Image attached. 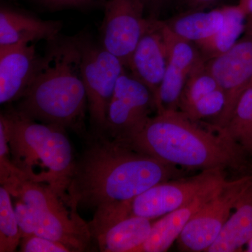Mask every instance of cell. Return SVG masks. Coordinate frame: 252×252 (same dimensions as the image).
<instances>
[{"label":"cell","instance_id":"obj_1","mask_svg":"<svg viewBox=\"0 0 252 252\" xmlns=\"http://www.w3.org/2000/svg\"><path fill=\"white\" fill-rule=\"evenodd\" d=\"M86 143L67 187L68 201L76 210L132 200L178 175L175 165L136 150L125 141L91 135Z\"/></svg>","mask_w":252,"mask_h":252},{"label":"cell","instance_id":"obj_2","mask_svg":"<svg viewBox=\"0 0 252 252\" xmlns=\"http://www.w3.org/2000/svg\"><path fill=\"white\" fill-rule=\"evenodd\" d=\"M180 111L157 113L125 141L136 150L162 162L200 170L248 168L245 151L239 144Z\"/></svg>","mask_w":252,"mask_h":252},{"label":"cell","instance_id":"obj_3","mask_svg":"<svg viewBox=\"0 0 252 252\" xmlns=\"http://www.w3.org/2000/svg\"><path fill=\"white\" fill-rule=\"evenodd\" d=\"M49 44L44 67L14 107L36 122L84 133L88 101L77 36Z\"/></svg>","mask_w":252,"mask_h":252},{"label":"cell","instance_id":"obj_4","mask_svg":"<svg viewBox=\"0 0 252 252\" xmlns=\"http://www.w3.org/2000/svg\"><path fill=\"white\" fill-rule=\"evenodd\" d=\"M0 126L21 177L48 186L68 200L76 160L66 129L30 119L13 106L1 113Z\"/></svg>","mask_w":252,"mask_h":252},{"label":"cell","instance_id":"obj_5","mask_svg":"<svg viewBox=\"0 0 252 252\" xmlns=\"http://www.w3.org/2000/svg\"><path fill=\"white\" fill-rule=\"evenodd\" d=\"M13 198L31 209L34 217V235L62 243L72 252L87 251L92 244L89 223L78 210L48 186L31 182L20 175L2 185Z\"/></svg>","mask_w":252,"mask_h":252},{"label":"cell","instance_id":"obj_6","mask_svg":"<svg viewBox=\"0 0 252 252\" xmlns=\"http://www.w3.org/2000/svg\"><path fill=\"white\" fill-rule=\"evenodd\" d=\"M81 72L85 86L91 135H104L109 102L126 66L117 56L94 44L87 36H77Z\"/></svg>","mask_w":252,"mask_h":252},{"label":"cell","instance_id":"obj_7","mask_svg":"<svg viewBox=\"0 0 252 252\" xmlns=\"http://www.w3.org/2000/svg\"><path fill=\"white\" fill-rule=\"evenodd\" d=\"M228 181L224 170H202L193 177L161 182L129 200L131 215L152 220L185 206Z\"/></svg>","mask_w":252,"mask_h":252},{"label":"cell","instance_id":"obj_8","mask_svg":"<svg viewBox=\"0 0 252 252\" xmlns=\"http://www.w3.org/2000/svg\"><path fill=\"white\" fill-rule=\"evenodd\" d=\"M252 185V175L228 181L186 225L177 240L181 251L207 252L218 237L239 199Z\"/></svg>","mask_w":252,"mask_h":252},{"label":"cell","instance_id":"obj_9","mask_svg":"<svg viewBox=\"0 0 252 252\" xmlns=\"http://www.w3.org/2000/svg\"><path fill=\"white\" fill-rule=\"evenodd\" d=\"M151 220L131 215L127 200L96 209L89 227L99 251L135 252L150 234Z\"/></svg>","mask_w":252,"mask_h":252},{"label":"cell","instance_id":"obj_10","mask_svg":"<svg viewBox=\"0 0 252 252\" xmlns=\"http://www.w3.org/2000/svg\"><path fill=\"white\" fill-rule=\"evenodd\" d=\"M156 108L152 91L125 72L118 79L107 111L104 135L124 140L137 132Z\"/></svg>","mask_w":252,"mask_h":252},{"label":"cell","instance_id":"obj_11","mask_svg":"<svg viewBox=\"0 0 252 252\" xmlns=\"http://www.w3.org/2000/svg\"><path fill=\"white\" fill-rule=\"evenodd\" d=\"M225 97L224 108L210 126L220 132L229 121L242 94L252 85V35L244 34L231 49L206 61Z\"/></svg>","mask_w":252,"mask_h":252},{"label":"cell","instance_id":"obj_12","mask_svg":"<svg viewBox=\"0 0 252 252\" xmlns=\"http://www.w3.org/2000/svg\"><path fill=\"white\" fill-rule=\"evenodd\" d=\"M150 21L141 0H107L99 28L101 46L126 67Z\"/></svg>","mask_w":252,"mask_h":252},{"label":"cell","instance_id":"obj_13","mask_svg":"<svg viewBox=\"0 0 252 252\" xmlns=\"http://www.w3.org/2000/svg\"><path fill=\"white\" fill-rule=\"evenodd\" d=\"M33 44H20L0 48V103L10 104L23 97L44 67Z\"/></svg>","mask_w":252,"mask_h":252},{"label":"cell","instance_id":"obj_14","mask_svg":"<svg viewBox=\"0 0 252 252\" xmlns=\"http://www.w3.org/2000/svg\"><path fill=\"white\" fill-rule=\"evenodd\" d=\"M167 62L162 20L151 19L130 56L126 69H130L132 76L149 88L156 99L166 72Z\"/></svg>","mask_w":252,"mask_h":252},{"label":"cell","instance_id":"obj_15","mask_svg":"<svg viewBox=\"0 0 252 252\" xmlns=\"http://www.w3.org/2000/svg\"><path fill=\"white\" fill-rule=\"evenodd\" d=\"M62 27L61 21H46L2 5L0 8V48L34 41L51 42L59 37Z\"/></svg>","mask_w":252,"mask_h":252},{"label":"cell","instance_id":"obj_16","mask_svg":"<svg viewBox=\"0 0 252 252\" xmlns=\"http://www.w3.org/2000/svg\"><path fill=\"white\" fill-rule=\"evenodd\" d=\"M223 187L207 192L185 206L160 217V220L153 223L148 238L135 252H167L178 240L193 215Z\"/></svg>","mask_w":252,"mask_h":252},{"label":"cell","instance_id":"obj_17","mask_svg":"<svg viewBox=\"0 0 252 252\" xmlns=\"http://www.w3.org/2000/svg\"><path fill=\"white\" fill-rule=\"evenodd\" d=\"M162 21L176 35L197 44L211 37L222 27L225 6L181 12Z\"/></svg>","mask_w":252,"mask_h":252},{"label":"cell","instance_id":"obj_18","mask_svg":"<svg viewBox=\"0 0 252 252\" xmlns=\"http://www.w3.org/2000/svg\"><path fill=\"white\" fill-rule=\"evenodd\" d=\"M252 238V185L239 199L234 212L225 222L208 252H233L241 250Z\"/></svg>","mask_w":252,"mask_h":252},{"label":"cell","instance_id":"obj_19","mask_svg":"<svg viewBox=\"0 0 252 252\" xmlns=\"http://www.w3.org/2000/svg\"><path fill=\"white\" fill-rule=\"evenodd\" d=\"M225 21L218 31L195 44L205 62L231 49L245 33V16L238 4L225 5Z\"/></svg>","mask_w":252,"mask_h":252},{"label":"cell","instance_id":"obj_20","mask_svg":"<svg viewBox=\"0 0 252 252\" xmlns=\"http://www.w3.org/2000/svg\"><path fill=\"white\" fill-rule=\"evenodd\" d=\"M252 127V85L242 94L229 121L218 132L239 144L247 154Z\"/></svg>","mask_w":252,"mask_h":252},{"label":"cell","instance_id":"obj_21","mask_svg":"<svg viewBox=\"0 0 252 252\" xmlns=\"http://www.w3.org/2000/svg\"><path fill=\"white\" fill-rule=\"evenodd\" d=\"M9 190L0 187V252H16L21 240V231Z\"/></svg>","mask_w":252,"mask_h":252},{"label":"cell","instance_id":"obj_22","mask_svg":"<svg viewBox=\"0 0 252 252\" xmlns=\"http://www.w3.org/2000/svg\"><path fill=\"white\" fill-rule=\"evenodd\" d=\"M218 84L206 65L200 64L189 75L181 97L179 111L184 112L195 102L219 89Z\"/></svg>","mask_w":252,"mask_h":252},{"label":"cell","instance_id":"obj_23","mask_svg":"<svg viewBox=\"0 0 252 252\" xmlns=\"http://www.w3.org/2000/svg\"><path fill=\"white\" fill-rule=\"evenodd\" d=\"M225 97L220 88L204 96L184 111L183 113L190 120L201 122L211 120V125L218 119L224 108Z\"/></svg>","mask_w":252,"mask_h":252},{"label":"cell","instance_id":"obj_24","mask_svg":"<svg viewBox=\"0 0 252 252\" xmlns=\"http://www.w3.org/2000/svg\"><path fill=\"white\" fill-rule=\"evenodd\" d=\"M19 247L22 252H71L62 243L36 235L21 239Z\"/></svg>","mask_w":252,"mask_h":252},{"label":"cell","instance_id":"obj_25","mask_svg":"<svg viewBox=\"0 0 252 252\" xmlns=\"http://www.w3.org/2000/svg\"><path fill=\"white\" fill-rule=\"evenodd\" d=\"M21 174L11 160L9 144L4 129L0 126V182L4 185L10 179Z\"/></svg>","mask_w":252,"mask_h":252},{"label":"cell","instance_id":"obj_26","mask_svg":"<svg viewBox=\"0 0 252 252\" xmlns=\"http://www.w3.org/2000/svg\"><path fill=\"white\" fill-rule=\"evenodd\" d=\"M16 199L14 204L15 212L22 239L34 235V217L31 209L26 203L19 199Z\"/></svg>","mask_w":252,"mask_h":252},{"label":"cell","instance_id":"obj_27","mask_svg":"<svg viewBox=\"0 0 252 252\" xmlns=\"http://www.w3.org/2000/svg\"><path fill=\"white\" fill-rule=\"evenodd\" d=\"M146 16L151 19L161 20L160 17L170 4L177 5V0H141Z\"/></svg>","mask_w":252,"mask_h":252},{"label":"cell","instance_id":"obj_28","mask_svg":"<svg viewBox=\"0 0 252 252\" xmlns=\"http://www.w3.org/2000/svg\"><path fill=\"white\" fill-rule=\"evenodd\" d=\"M225 0H177V9L181 12L210 9Z\"/></svg>","mask_w":252,"mask_h":252},{"label":"cell","instance_id":"obj_29","mask_svg":"<svg viewBox=\"0 0 252 252\" xmlns=\"http://www.w3.org/2000/svg\"><path fill=\"white\" fill-rule=\"evenodd\" d=\"M48 9L59 10L66 8L79 7L86 5L91 0H32Z\"/></svg>","mask_w":252,"mask_h":252},{"label":"cell","instance_id":"obj_30","mask_svg":"<svg viewBox=\"0 0 252 252\" xmlns=\"http://www.w3.org/2000/svg\"><path fill=\"white\" fill-rule=\"evenodd\" d=\"M245 16V34L252 35V0H238Z\"/></svg>","mask_w":252,"mask_h":252},{"label":"cell","instance_id":"obj_31","mask_svg":"<svg viewBox=\"0 0 252 252\" xmlns=\"http://www.w3.org/2000/svg\"><path fill=\"white\" fill-rule=\"evenodd\" d=\"M247 154H248V155L250 156V157H252V127L251 132H250V143H249V147Z\"/></svg>","mask_w":252,"mask_h":252},{"label":"cell","instance_id":"obj_32","mask_svg":"<svg viewBox=\"0 0 252 252\" xmlns=\"http://www.w3.org/2000/svg\"><path fill=\"white\" fill-rule=\"evenodd\" d=\"M248 245V248H247V252H252V238L249 241V243L247 244Z\"/></svg>","mask_w":252,"mask_h":252}]
</instances>
